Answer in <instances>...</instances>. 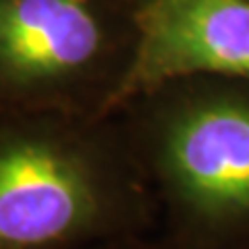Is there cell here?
<instances>
[{
    "label": "cell",
    "instance_id": "1",
    "mask_svg": "<svg viewBox=\"0 0 249 249\" xmlns=\"http://www.w3.org/2000/svg\"><path fill=\"white\" fill-rule=\"evenodd\" d=\"M158 232L119 116L0 112V249H88Z\"/></svg>",
    "mask_w": 249,
    "mask_h": 249
},
{
    "label": "cell",
    "instance_id": "2",
    "mask_svg": "<svg viewBox=\"0 0 249 249\" xmlns=\"http://www.w3.org/2000/svg\"><path fill=\"white\" fill-rule=\"evenodd\" d=\"M116 116L170 249H249V83L175 77Z\"/></svg>",
    "mask_w": 249,
    "mask_h": 249
},
{
    "label": "cell",
    "instance_id": "3",
    "mask_svg": "<svg viewBox=\"0 0 249 249\" xmlns=\"http://www.w3.org/2000/svg\"><path fill=\"white\" fill-rule=\"evenodd\" d=\"M139 46L106 0H0V112L112 116Z\"/></svg>",
    "mask_w": 249,
    "mask_h": 249
},
{
    "label": "cell",
    "instance_id": "4",
    "mask_svg": "<svg viewBox=\"0 0 249 249\" xmlns=\"http://www.w3.org/2000/svg\"><path fill=\"white\" fill-rule=\"evenodd\" d=\"M137 23L139 46L123 104L175 77L249 83V0H150L137 9Z\"/></svg>",
    "mask_w": 249,
    "mask_h": 249
},
{
    "label": "cell",
    "instance_id": "5",
    "mask_svg": "<svg viewBox=\"0 0 249 249\" xmlns=\"http://www.w3.org/2000/svg\"><path fill=\"white\" fill-rule=\"evenodd\" d=\"M88 249H170V245L158 235V232H152V235L114 241V243H104V245L88 247Z\"/></svg>",
    "mask_w": 249,
    "mask_h": 249
},
{
    "label": "cell",
    "instance_id": "6",
    "mask_svg": "<svg viewBox=\"0 0 249 249\" xmlns=\"http://www.w3.org/2000/svg\"><path fill=\"white\" fill-rule=\"evenodd\" d=\"M145 2H150V0H135V4H137V9H139V6H142V4H145Z\"/></svg>",
    "mask_w": 249,
    "mask_h": 249
}]
</instances>
